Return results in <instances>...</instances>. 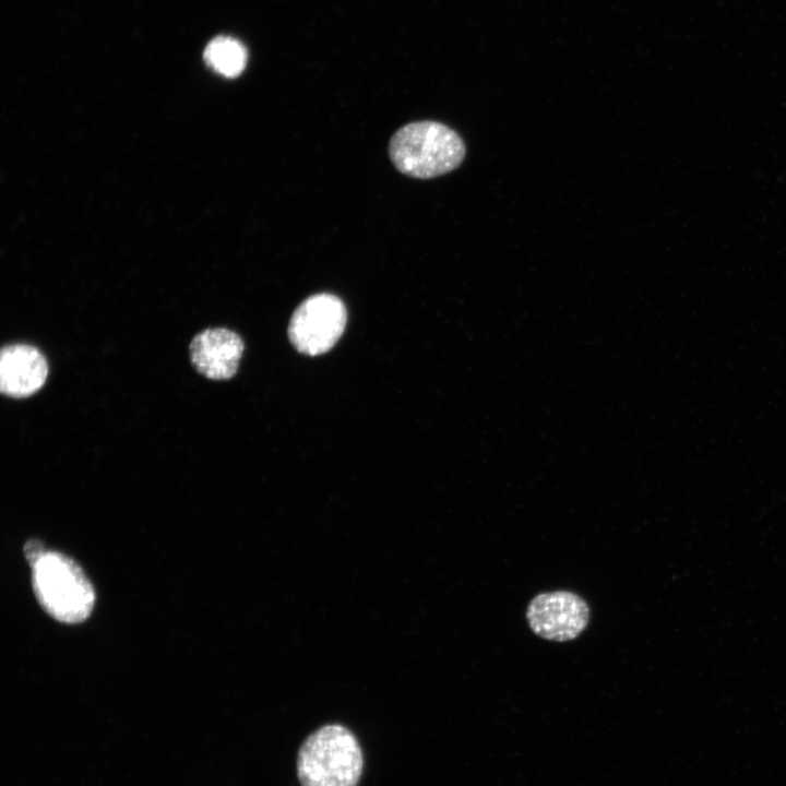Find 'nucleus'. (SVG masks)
Here are the masks:
<instances>
[{
	"label": "nucleus",
	"mask_w": 786,
	"mask_h": 786,
	"mask_svg": "<svg viewBox=\"0 0 786 786\" xmlns=\"http://www.w3.org/2000/svg\"><path fill=\"white\" fill-rule=\"evenodd\" d=\"M526 618L536 635L565 642L585 630L590 621V608L579 595L556 591L534 597L527 607Z\"/></svg>",
	"instance_id": "5"
},
{
	"label": "nucleus",
	"mask_w": 786,
	"mask_h": 786,
	"mask_svg": "<svg viewBox=\"0 0 786 786\" xmlns=\"http://www.w3.org/2000/svg\"><path fill=\"white\" fill-rule=\"evenodd\" d=\"M48 376L41 352L28 344H10L0 358V389L12 398H25L39 391Z\"/></svg>",
	"instance_id": "7"
},
{
	"label": "nucleus",
	"mask_w": 786,
	"mask_h": 786,
	"mask_svg": "<svg viewBox=\"0 0 786 786\" xmlns=\"http://www.w3.org/2000/svg\"><path fill=\"white\" fill-rule=\"evenodd\" d=\"M389 154L404 175L430 179L455 169L464 159L465 145L451 128L436 121H416L391 138Z\"/></svg>",
	"instance_id": "1"
},
{
	"label": "nucleus",
	"mask_w": 786,
	"mask_h": 786,
	"mask_svg": "<svg viewBox=\"0 0 786 786\" xmlns=\"http://www.w3.org/2000/svg\"><path fill=\"white\" fill-rule=\"evenodd\" d=\"M362 766V752L356 737L336 724L312 733L297 757L301 786H356Z\"/></svg>",
	"instance_id": "2"
},
{
	"label": "nucleus",
	"mask_w": 786,
	"mask_h": 786,
	"mask_svg": "<svg viewBox=\"0 0 786 786\" xmlns=\"http://www.w3.org/2000/svg\"><path fill=\"white\" fill-rule=\"evenodd\" d=\"M32 567L34 593L47 614L64 623H79L90 617L95 591L74 560L46 551Z\"/></svg>",
	"instance_id": "3"
},
{
	"label": "nucleus",
	"mask_w": 786,
	"mask_h": 786,
	"mask_svg": "<svg viewBox=\"0 0 786 786\" xmlns=\"http://www.w3.org/2000/svg\"><path fill=\"white\" fill-rule=\"evenodd\" d=\"M206 64L226 78L238 76L247 63V50L237 39L218 36L212 39L204 50Z\"/></svg>",
	"instance_id": "8"
},
{
	"label": "nucleus",
	"mask_w": 786,
	"mask_h": 786,
	"mask_svg": "<svg viewBox=\"0 0 786 786\" xmlns=\"http://www.w3.org/2000/svg\"><path fill=\"white\" fill-rule=\"evenodd\" d=\"M189 353L191 362L199 373L211 380H227L238 370L243 342L230 330L207 329L193 337Z\"/></svg>",
	"instance_id": "6"
},
{
	"label": "nucleus",
	"mask_w": 786,
	"mask_h": 786,
	"mask_svg": "<svg viewBox=\"0 0 786 786\" xmlns=\"http://www.w3.org/2000/svg\"><path fill=\"white\" fill-rule=\"evenodd\" d=\"M346 321L347 311L338 297L327 293L312 295L294 311L288 337L299 353L322 355L342 336Z\"/></svg>",
	"instance_id": "4"
},
{
	"label": "nucleus",
	"mask_w": 786,
	"mask_h": 786,
	"mask_svg": "<svg viewBox=\"0 0 786 786\" xmlns=\"http://www.w3.org/2000/svg\"><path fill=\"white\" fill-rule=\"evenodd\" d=\"M45 552L46 550L44 545L38 540H28L25 544L24 553L31 565H33Z\"/></svg>",
	"instance_id": "9"
}]
</instances>
